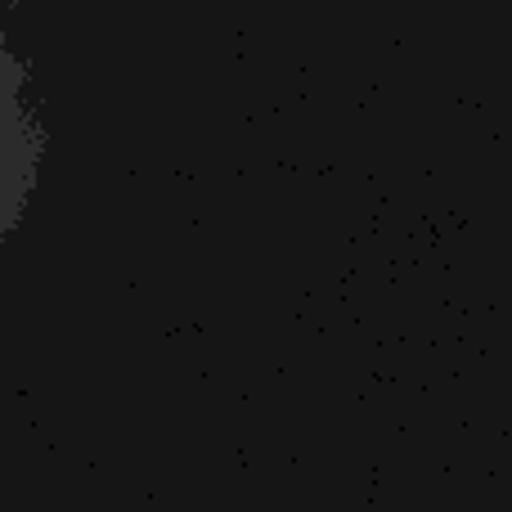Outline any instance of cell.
<instances>
[{"label": "cell", "mask_w": 512, "mask_h": 512, "mask_svg": "<svg viewBox=\"0 0 512 512\" xmlns=\"http://www.w3.org/2000/svg\"><path fill=\"white\" fill-rule=\"evenodd\" d=\"M45 135L27 104V68L0 32V243L18 230L41 171Z\"/></svg>", "instance_id": "6da1fadb"}, {"label": "cell", "mask_w": 512, "mask_h": 512, "mask_svg": "<svg viewBox=\"0 0 512 512\" xmlns=\"http://www.w3.org/2000/svg\"><path fill=\"white\" fill-rule=\"evenodd\" d=\"M9 5H23V0H9Z\"/></svg>", "instance_id": "7a4b0ae2"}]
</instances>
